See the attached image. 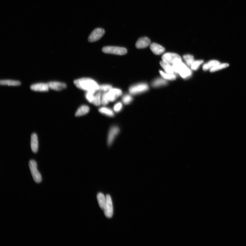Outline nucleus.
Instances as JSON below:
<instances>
[{
	"label": "nucleus",
	"instance_id": "18",
	"mask_svg": "<svg viewBox=\"0 0 246 246\" xmlns=\"http://www.w3.org/2000/svg\"><path fill=\"white\" fill-rule=\"evenodd\" d=\"M161 66L163 69L166 73L169 74H173L174 71L172 66L167 62L162 61L160 62Z\"/></svg>",
	"mask_w": 246,
	"mask_h": 246
},
{
	"label": "nucleus",
	"instance_id": "5",
	"mask_svg": "<svg viewBox=\"0 0 246 246\" xmlns=\"http://www.w3.org/2000/svg\"><path fill=\"white\" fill-rule=\"evenodd\" d=\"M162 61L172 65L177 62L182 61V58L178 54L175 53H166L162 56Z\"/></svg>",
	"mask_w": 246,
	"mask_h": 246
},
{
	"label": "nucleus",
	"instance_id": "29",
	"mask_svg": "<svg viewBox=\"0 0 246 246\" xmlns=\"http://www.w3.org/2000/svg\"><path fill=\"white\" fill-rule=\"evenodd\" d=\"M113 88L112 86L110 84H103L99 86V90L108 92Z\"/></svg>",
	"mask_w": 246,
	"mask_h": 246
},
{
	"label": "nucleus",
	"instance_id": "22",
	"mask_svg": "<svg viewBox=\"0 0 246 246\" xmlns=\"http://www.w3.org/2000/svg\"><path fill=\"white\" fill-rule=\"evenodd\" d=\"M159 73L161 76L164 79L170 80H175L176 79V75L173 74H169L163 72L162 71H159Z\"/></svg>",
	"mask_w": 246,
	"mask_h": 246
},
{
	"label": "nucleus",
	"instance_id": "17",
	"mask_svg": "<svg viewBox=\"0 0 246 246\" xmlns=\"http://www.w3.org/2000/svg\"><path fill=\"white\" fill-rule=\"evenodd\" d=\"M89 107L85 105H83L79 108L75 113V116L76 117H80L84 115L89 112Z\"/></svg>",
	"mask_w": 246,
	"mask_h": 246
},
{
	"label": "nucleus",
	"instance_id": "10",
	"mask_svg": "<svg viewBox=\"0 0 246 246\" xmlns=\"http://www.w3.org/2000/svg\"><path fill=\"white\" fill-rule=\"evenodd\" d=\"M120 129L117 126H113L111 127L108 134L107 139L108 145H111L116 136L119 134Z\"/></svg>",
	"mask_w": 246,
	"mask_h": 246
},
{
	"label": "nucleus",
	"instance_id": "25",
	"mask_svg": "<svg viewBox=\"0 0 246 246\" xmlns=\"http://www.w3.org/2000/svg\"><path fill=\"white\" fill-rule=\"evenodd\" d=\"M229 64L228 63L221 64L220 63L219 64L216 65L215 66L212 68L209 71L211 72H214L220 70L226 67H229Z\"/></svg>",
	"mask_w": 246,
	"mask_h": 246
},
{
	"label": "nucleus",
	"instance_id": "31",
	"mask_svg": "<svg viewBox=\"0 0 246 246\" xmlns=\"http://www.w3.org/2000/svg\"><path fill=\"white\" fill-rule=\"evenodd\" d=\"M123 106L122 103L120 102L117 103L114 105V110L116 113L119 112L122 110Z\"/></svg>",
	"mask_w": 246,
	"mask_h": 246
},
{
	"label": "nucleus",
	"instance_id": "8",
	"mask_svg": "<svg viewBox=\"0 0 246 246\" xmlns=\"http://www.w3.org/2000/svg\"><path fill=\"white\" fill-rule=\"evenodd\" d=\"M106 203L104 209V214L106 217L110 218L112 217L113 214V208L112 200L110 196L109 195L106 196Z\"/></svg>",
	"mask_w": 246,
	"mask_h": 246
},
{
	"label": "nucleus",
	"instance_id": "9",
	"mask_svg": "<svg viewBox=\"0 0 246 246\" xmlns=\"http://www.w3.org/2000/svg\"><path fill=\"white\" fill-rule=\"evenodd\" d=\"M122 94V91L119 88H112L106 93L108 100L111 102L115 101Z\"/></svg>",
	"mask_w": 246,
	"mask_h": 246
},
{
	"label": "nucleus",
	"instance_id": "30",
	"mask_svg": "<svg viewBox=\"0 0 246 246\" xmlns=\"http://www.w3.org/2000/svg\"><path fill=\"white\" fill-rule=\"evenodd\" d=\"M94 93L90 92H87L86 94V97L87 100L88 101V102L90 103H92L94 100Z\"/></svg>",
	"mask_w": 246,
	"mask_h": 246
},
{
	"label": "nucleus",
	"instance_id": "21",
	"mask_svg": "<svg viewBox=\"0 0 246 246\" xmlns=\"http://www.w3.org/2000/svg\"><path fill=\"white\" fill-rule=\"evenodd\" d=\"M98 111L101 114L106 115L110 117H113L114 116L113 111L109 108L102 107L98 109Z\"/></svg>",
	"mask_w": 246,
	"mask_h": 246
},
{
	"label": "nucleus",
	"instance_id": "15",
	"mask_svg": "<svg viewBox=\"0 0 246 246\" xmlns=\"http://www.w3.org/2000/svg\"><path fill=\"white\" fill-rule=\"evenodd\" d=\"M150 50L156 55H160L165 51V49L162 46L158 44L153 43L150 45Z\"/></svg>",
	"mask_w": 246,
	"mask_h": 246
},
{
	"label": "nucleus",
	"instance_id": "28",
	"mask_svg": "<svg viewBox=\"0 0 246 246\" xmlns=\"http://www.w3.org/2000/svg\"><path fill=\"white\" fill-rule=\"evenodd\" d=\"M203 62V61L202 60L195 61L191 67L192 69L194 71L197 70L200 65L202 64Z\"/></svg>",
	"mask_w": 246,
	"mask_h": 246
},
{
	"label": "nucleus",
	"instance_id": "3",
	"mask_svg": "<svg viewBox=\"0 0 246 246\" xmlns=\"http://www.w3.org/2000/svg\"><path fill=\"white\" fill-rule=\"evenodd\" d=\"M29 166L34 181L37 183L41 182L42 180V177L38 170L37 162L34 160H31L29 162Z\"/></svg>",
	"mask_w": 246,
	"mask_h": 246
},
{
	"label": "nucleus",
	"instance_id": "12",
	"mask_svg": "<svg viewBox=\"0 0 246 246\" xmlns=\"http://www.w3.org/2000/svg\"><path fill=\"white\" fill-rule=\"evenodd\" d=\"M150 44V39L147 37L140 38L136 43V46L138 49H143L148 46Z\"/></svg>",
	"mask_w": 246,
	"mask_h": 246
},
{
	"label": "nucleus",
	"instance_id": "13",
	"mask_svg": "<svg viewBox=\"0 0 246 246\" xmlns=\"http://www.w3.org/2000/svg\"><path fill=\"white\" fill-rule=\"evenodd\" d=\"M31 89L34 91L45 92L49 90V88L47 84L38 83L32 84L30 87Z\"/></svg>",
	"mask_w": 246,
	"mask_h": 246
},
{
	"label": "nucleus",
	"instance_id": "16",
	"mask_svg": "<svg viewBox=\"0 0 246 246\" xmlns=\"http://www.w3.org/2000/svg\"><path fill=\"white\" fill-rule=\"evenodd\" d=\"M97 198L100 207L104 210L106 203V196H105L103 193L100 192L98 193Z\"/></svg>",
	"mask_w": 246,
	"mask_h": 246
},
{
	"label": "nucleus",
	"instance_id": "23",
	"mask_svg": "<svg viewBox=\"0 0 246 246\" xmlns=\"http://www.w3.org/2000/svg\"><path fill=\"white\" fill-rule=\"evenodd\" d=\"M166 84L167 82L165 79L159 78L154 80L152 83V85L154 87H158L164 86Z\"/></svg>",
	"mask_w": 246,
	"mask_h": 246
},
{
	"label": "nucleus",
	"instance_id": "27",
	"mask_svg": "<svg viewBox=\"0 0 246 246\" xmlns=\"http://www.w3.org/2000/svg\"><path fill=\"white\" fill-rule=\"evenodd\" d=\"M133 100V98L130 95L127 94L123 97L122 101L123 103L125 105L130 104Z\"/></svg>",
	"mask_w": 246,
	"mask_h": 246
},
{
	"label": "nucleus",
	"instance_id": "20",
	"mask_svg": "<svg viewBox=\"0 0 246 246\" xmlns=\"http://www.w3.org/2000/svg\"><path fill=\"white\" fill-rule=\"evenodd\" d=\"M21 82L19 81L3 80L0 81V84L1 85H8L9 86H18L21 84Z\"/></svg>",
	"mask_w": 246,
	"mask_h": 246
},
{
	"label": "nucleus",
	"instance_id": "7",
	"mask_svg": "<svg viewBox=\"0 0 246 246\" xmlns=\"http://www.w3.org/2000/svg\"><path fill=\"white\" fill-rule=\"evenodd\" d=\"M105 33V31L103 28L95 29L88 37V41L90 42L96 41L103 37Z\"/></svg>",
	"mask_w": 246,
	"mask_h": 246
},
{
	"label": "nucleus",
	"instance_id": "2",
	"mask_svg": "<svg viewBox=\"0 0 246 246\" xmlns=\"http://www.w3.org/2000/svg\"><path fill=\"white\" fill-rule=\"evenodd\" d=\"M172 67L174 71L176 73H179L183 78H187L192 75L191 70L182 61L173 64Z\"/></svg>",
	"mask_w": 246,
	"mask_h": 246
},
{
	"label": "nucleus",
	"instance_id": "11",
	"mask_svg": "<svg viewBox=\"0 0 246 246\" xmlns=\"http://www.w3.org/2000/svg\"><path fill=\"white\" fill-rule=\"evenodd\" d=\"M49 88L56 91L61 90L67 88V85L59 82L51 81L47 83Z\"/></svg>",
	"mask_w": 246,
	"mask_h": 246
},
{
	"label": "nucleus",
	"instance_id": "4",
	"mask_svg": "<svg viewBox=\"0 0 246 246\" xmlns=\"http://www.w3.org/2000/svg\"><path fill=\"white\" fill-rule=\"evenodd\" d=\"M104 53L118 55H123L127 53V49L123 47L116 46H106L102 49Z\"/></svg>",
	"mask_w": 246,
	"mask_h": 246
},
{
	"label": "nucleus",
	"instance_id": "14",
	"mask_svg": "<svg viewBox=\"0 0 246 246\" xmlns=\"http://www.w3.org/2000/svg\"><path fill=\"white\" fill-rule=\"evenodd\" d=\"M31 145L32 152L35 153H37L38 150V142L37 136L35 133L32 134Z\"/></svg>",
	"mask_w": 246,
	"mask_h": 246
},
{
	"label": "nucleus",
	"instance_id": "32",
	"mask_svg": "<svg viewBox=\"0 0 246 246\" xmlns=\"http://www.w3.org/2000/svg\"><path fill=\"white\" fill-rule=\"evenodd\" d=\"M107 93H104L101 97V104L103 106H106L109 103V101L108 100L107 96Z\"/></svg>",
	"mask_w": 246,
	"mask_h": 246
},
{
	"label": "nucleus",
	"instance_id": "26",
	"mask_svg": "<svg viewBox=\"0 0 246 246\" xmlns=\"http://www.w3.org/2000/svg\"><path fill=\"white\" fill-rule=\"evenodd\" d=\"M101 93H98L94 97L92 103L96 106H99L101 104Z\"/></svg>",
	"mask_w": 246,
	"mask_h": 246
},
{
	"label": "nucleus",
	"instance_id": "24",
	"mask_svg": "<svg viewBox=\"0 0 246 246\" xmlns=\"http://www.w3.org/2000/svg\"><path fill=\"white\" fill-rule=\"evenodd\" d=\"M183 58L185 61L187 65L189 67H191L192 63L195 61L194 58H193L192 55H185L183 56Z\"/></svg>",
	"mask_w": 246,
	"mask_h": 246
},
{
	"label": "nucleus",
	"instance_id": "19",
	"mask_svg": "<svg viewBox=\"0 0 246 246\" xmlns=\"http://www.w3.org/2000/svg\"><path fill=\"white\" fill-rule=\"evenodd\" d=\"M220 63V62L216 60L210 61L203 65V70L205 71L210 70L216 65Z\"/></svg>",
	"mask_w": 246,
	"mask_h": 246
},
{
	"label": "nucleus",
	"instance_id": "1",
	"mask_svg": "<svg viewBox=\"0 0 246 246\" xmlns=\"http://www.w3.org/2000/svg\"><path fill=\"white\" fill-rule=\"evenodd\" d=\"M74 83L78 88L87 92H90L94 93L97 91L99 90V85L96 81L91 78H80L75 80Z\"/></svg>",
	"mask_w": 246,
	"mask_h": 246
},
{
	"label": "nucleus",
	"instance_id": "6",
	"mask_svg": "<svg viewBox=\"0 0 246 246\" xmlns=\"http://www.w3.org/2000/svg\"><path fill=\"white\" fill-rule=\"evenodd\" d=\"M148 85L145 83H140L131 86L129 92L131 94L136 95L144 92L149 89Z\"/></svg>",
	"mask_w": 246,
	"mask_h": 246
}]
</instances>
